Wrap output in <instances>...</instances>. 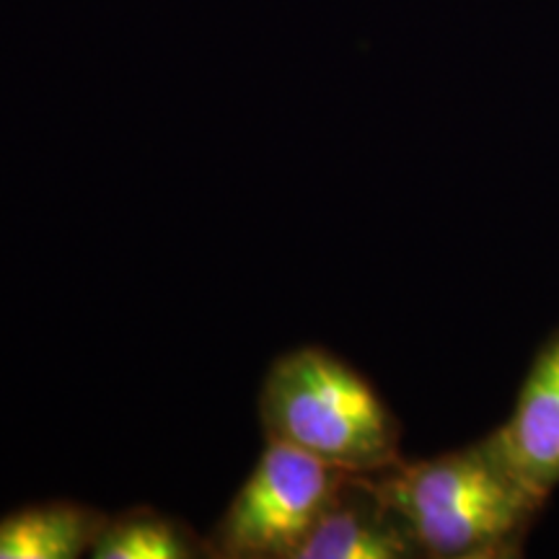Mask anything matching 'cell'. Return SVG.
I'll return each mask as SVG.
<instances>
[{"instance_id": "cell-2", "label": "cell", "mask_w": 559, "mask_h": 559, "mask_svg": "<svg viewBox=\"0 0 559 559\" xmlns=\"http://www.w3.org/2000/svg\"><path fill=\"white\" fill-rule=\"evenodd\" d=\"M264 438L296 445L349 474L400 464V419L366 376L330 349L280 355L262 381Z\"/></svg>"}, {"instance_id": "cell-1", "label": "cell", "mask_w": 559, "mask_h": 559, "mask_svg": "<svg viewBox=\"0 0 559 559\" xmlns=\"http://www.w3.org/2000/svg\"><path fill=\"white\" fill-rule=\"evenodd\" d=\"M373 479L407 528L417 557L432 559L521 555L549 500L515 469L495 432L436 459H402Z\"/></svg>"}, {"instance_id": "cell-3", "label": "cell", "mask_w": 559, "mask_h": 559, "mask_svg": "<svg viewBox=\"0 0 559 559\" xmlns=\"http://www.w3.org/2000/svg\"><path fill=\"white\" fill-rule=\"evenodd\" d=\"M353 474L267 440L260 461L205 539L215 559H296Z\"/></svg>"}, {"instance_id": "cell-5", "label": "cell", "mask_w": 559, "mask_h": 559, "mask_svg": "<svg viewBox=\"0 0 559 559\" xmlns=\"http://www.w3.org/2000/svg\"><path fill=\"white\" fill-rule=\"evenodd\" d=\"M417 557L407 528L381 498L373 474H353L313 526L296 559Z\"/></svg>"}, {"instance_id": "cell-6", "label": "cell", "mask_w": 559, "mask_h": 559, "mask_svg": "<svg viewBox=\"0 0 559 559\" xmlns=\"http://www.w3.org/2000/svg\"><path fill=\"white\" fill-rule=\"evenodd\" d=\"M109 515L73 500H47L0 515V559H79Z\"/></svg>"}, {"instance_id": "cell-4", "label": "cell", "mask_w": 559, "mask_h": 559, "mask_svg": "<svg viewBox=\"0 0 559 559\" xmlns=\"http://www.w3.org/2000/svg\"><path fill=\"white\" fill-rule=\"evenodd\" d=\"M492 432L528 485L549 498L559 487V330L539 347L513 412Z\"/></svg>"}, {"instance_id": "cell-7", "label": "cell", "mask_w": 559, "mask_h": 559, "mask_svg": "<svg viewBox=\"0 0 559 559\" xmlns=\"http://www.w3.org/2000/svg\"><path fill=\"white\" fill-rule=\"evenodd\" d=\"M88 557L94 559H192L205 557V542L190 526L153 508H130L107 519Z\"/></svg>"}]
</instances>
